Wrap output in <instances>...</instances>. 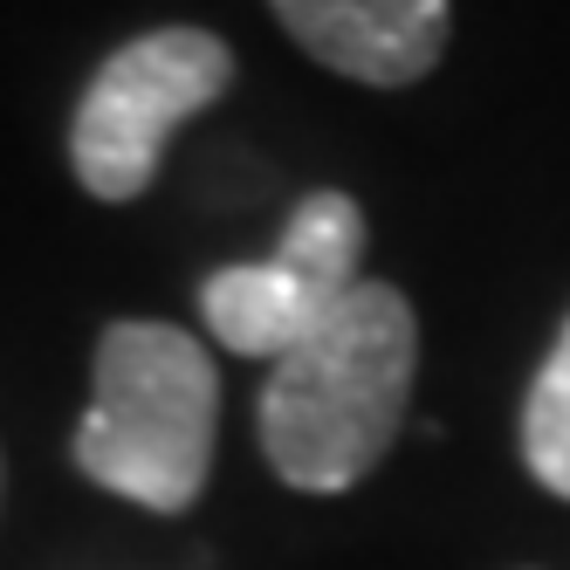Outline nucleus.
<instances>
[{"instance_id":"nucleus-1","label":"nucleus","mask_w":570,"mask_h":570,"mask_svg":"<svg viewBox=\"0 0 570 570\" xmlns=\"http://www.w3.org/2000/svg\"><path fill=\"white\" fill-rule=\"evenodd\" d=\"M420 372V316L399 282H351V296L268 364L262 454L296 495H344L372 474L405 426Z\"/></svg>"},{"instance_id":"nucleus-2","label":"nucleus","mask_w":570,"mask_h":570,"mask_svg":"<svg viewBox=\"0 0 570 570\" xmlns=\"http://www.w3.org/2000/svg\"><path fill=\"white\" fill-rule=\"evenodd\" d=\"M220 372L179 323L125 316L97 337L90 413L76 420L69 461L90 488L151 515H186L214 474Z\"/></svg>"},{"instance_id":"nucleus-3","label":"nucleus","mask_w":570,"mask_h":570,"mask_svg":"<svg viewBox=\"0 0 570 570\" xmlns=\"http://www.w3.org/2000/svg\"><path fill=\"white\" fill-rule=\"evenodd\" d=\"M234 49L207 28H145L125 49H110L97 76L76 97L69 117V173L83 179L90 199L125 207L158 179L166 138L199 117L214 97L234 90Z\"/></svg>"},{"instance_id":"nucleus-4","label":"nucleus","mask_w":570,"mask_h":570,"mask_svg":"<svg viewBox=\"0 0 570 570\" xmlns=\"http://www.w3.org/2000/svg\"><path fill=\"white\" fill-rule=\"evenodd\" d=\"M364 262V207L337 186L303 193L275 234L268 262H234L199 282V316L207 337L234 357H282L296 337H309L331 316Z\"/></svg>"},{"instance_id":"nucleus-5","label":"nucleus","mask_w":570,"mask_h":570,"mask_svg":"<svg viewBox=\"0 0 570 570\" xmlns=\"http://www.w3.org/2000/svg\"><path fill=\"white\" fill-rule=\"evenodd\" d=\"M282 35L344 83L405 90L446 56V0H268Z\"/></svg>"},{"instance_id":"nucleus-6","label":"nucleus","mask_w":570,"mask_h":570,"mask_svg":"<svg viewBox=\"0 0 570 570\" xmlns=\"http://www.w3.org/2000/svg\"><path fill=\"white\" fill-rule=\"evenodd\" d=\"M522 461L537 474V488H550L557 502H570V316L550 344V357L537 364L522 399Z\"/></svg>"}]
</instances>
